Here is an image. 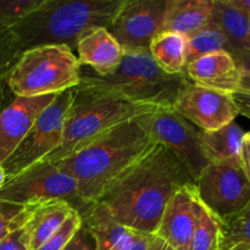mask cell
Masks as SVG:
<instances>
[{"label":"cell","mask_w":250,"mask_h":250,"mask_svg":"<svg viewBox=\"0 0 250 250\" xmlns=\"http://www.w3.org/2000/svg\"><path fill=\"white\" fill-rule=\"evenodd\" d=\"M190 182L192 178L176 156L155 143L106 188L99 200L124 226L154 234L173 193Z\"/></svg>","instance_id":"1"},{"label":"cell","mask_w":250,"mask_h":250,"mask_svg":"<svg viewBox=\"0 0 250 250\" xmlns=\"http://www.w3.org/2000/svg\"><path fill=\"white\" fill-rule=\"evenodd\" d=\"M154 144L139 116L112 127L84 149L59 161L58 165L75 178L83 199L94 203Z\"/></svg>","instance_id":"2"},{"label":"cell","mask_w":250,"mask_h":250,"mask_svg":"<svg viewBox=\"0 0 250 250\" xmlns=\"http://www.w3.org/2000/svg\"><path fill=\"white\" fill-rule=\"evenodd\" d=\"M124 0H44L39 7L12 28L21 54L44 45L76 43L90 27L107 28Z\"/></svg>","instance_id":"3"},{"label":"cell","mask_w":250,"mask_h":250,"mask_svg":"<svg viewBox=\"0 0 250 250\" xmlns=\"http://www.w3.org/2000/svg\"><path fill=\"white\" fill-rule=\"evenodd\" d=\"M189 81L186 73L164 72L149 50H132L125 51L120 65L109 75L100 76L81 66L78 87L119 95L138 104L172 107L178 93Z\"/></svg>","instance_id":"4"},{"label":"cell","mask_w":250,"mask_h":250,"mask_svg":"<svg viewBox=\"0 0 250 250\" xmlns=\"http://www.w3.org/2000/svg\"><path fill=\"white\" fill-rule=\"evenodd\" d=\"M155 109L158 107L129 102L110 93L76 87L72 104L66 115L62 141L39 163L58 164L92 144L112 127Z\"/></svg>","instance_id":"5"},{"label":"cell","mask_w":250,"mask_h":250,"mask_svg":"<svg viewBox=\"0 0 250 250\" xmlns=\"http://www.w3.org/2000/svg\"><path fill=\"white\" fill-rule=\"evenodd\" d=\"M81 63L66 45H44L23 51L7 73L15 97L59 94L80 84Z\"/></svg>","instance_id":"6"},{"label":"cell","mask_w":250,"mask_h":250,"mask_svg":"<svg viewBox=\"0 0 250 250\" xmlns=\"http://www.w3.org/2000/svg\"><path fill=\"white\" fill-rule=\"evenodd\" d=\"M61 200L82 216L93 203L81 195L75 178L58 164L37 163L9 178L0 188V202L21 207Z\"/></svg>","instance_id":"7"},{"label":"cell","mask_w":250,"mask_h":250,"mask_svg":"<svg viewBox=\"0 0 250 250\" xmlns=\"http://www.w3.org/2000/svg\"><path fill=\"white\" fill-rule=\"evenodd\" d=\"M194 185L200 202L220 221L250 202V182L242 156L209 163Z\"/></svg>","instance_id":"8"},{"label":"cell","mask_w":250,"mask_h":250,"mask_svg":"<svg viewBox=\"0 0 250 250\" xmlns=\"http://www.w3.org/2000/svg\"><path fill=\"white\" fill-rule=\"evenodd\" d=\"M72 100L73 89L61 92L41 112L26 137L1 165L7 180L42 161L60 146Z\"/></svg>","instance_id":"9"},{"label":"cell","mask_w":250,"mask_h":250,"mask_svg":"<svg viewBox=\"0 0 250 250\" xmlns=\"http://www.w3.org/2000/svg\"><path fill=\"white\" fill-rule=\"evenodd\" d=\"M142 121L151 139L170 150L195 183L209 164L198 139L199 129L180 116L172 107H158L143 115Z\"/></svg>","instance_id":"10"},{"label":"cell","mask_w":250,"mask_h":250,"mask_svg":"<svg viewBox=\"0 0 250 250\" xmlns=\"http://www.w3.org/2000/svg\"><path fill=\"white\" fill-rule=\"evenodd\" d=\"M166 0H124L107 31L124 51L149 50L163 32Z\"/></svg>","instance_id":"11"},{"label":"cell","mask_w":250,"mask_h":250,"mask_svg":"<svg viewBox=\"0 0 250 250\" xmlns=\"http://www.w3.org/2000/svg\"><path fill=\"white\" fill-rule=\"evenodd\" d=\"M172 109L200 131H215L233 122L239 112L229 93L188 82L181 89Z\"/></svg>","instance_id":"12"},{"label":"cell","mask_w":250,"mask_h":250,"mask_svg":"<svg viewBox=\"0 0 250 250\" xmlns=\"http://www.w3.org/2000/svg\"><path fill=\"white\" fill-rule=\"evenodd\" d=\"M200 199L193 182L178 188L166 205L154 236L175 250H188L197 226Z\"/></svg>","instance_id":"13"},{"label":"cell","mask_w":250,"mask_h":250,"mask_svg":"<svg viewBox=\"0 0 250 250\" xmlns=\"http://www.w3.org/2000/svg\"><path fill=\"white\" fill-rule=\"evenodd\" d=\"M58 94L22 98L14 100L0 111V165L14 153L41 112Z\"/></svg>","instance_id":"14"},{"label":"cell","mask_w":250,"mask_h":250,"mask_svg":"<svg viewBox=\"0 0 250 250\" xmlns=\"http://www.w3.org/2000/svg\"><path fill=\"white\" fill-rule=\"evenodd\" d=\"M81 66L100 76L114 72L124 56V49L105 27H90L80 34L76 43Z\"/></svg>","instance_id":"15"},{"label":"cell","mask_w":250,"mask_h":250,"mask_svg":"<svg viewBox=\"0 0 250 250\" xmlns=\"http://www.w3.org/2000/svg\"><path fill=\"white\" fill-rule=\"evenodd\" d=\"M186 75L190 82L209 89L233 94L238 90L239 66L227 51H216L187 63Z\"/></svg>","instance_id":"16"},{"label":"cell","mask_w":250,"mask_h":250,"mask_svg":"<svg viewBox=\"0 0 250 250\" xmlns=\"http://www.w3.org/2000/svg\"><path fill=\"white\" fill-rule=\"evenodd\" d=\"M81 217L82 224L94 238L95 250H119L134 241L139 234V232L117 221L109 208L100 200L93 203Z\"/></svg>","instance_id":"17"},{"label":"cell","mask_w":250,"mask_h":250,"mask_svg":"<svg viewBox=\"0 0 250 250\" xmlns=\"http://www.w3.org/2000/svg\"><path fill=\"white\" fill-rule=\"evenodd\" d=\"M212 22L226 36L231 55L238 63L250 61V15L231 2L214 0Z\"/></svg>","instance_id":"18"},{"label":"cell","mask_w":250,"mask_h":250,"mask_svg":"<svg viewBox=\"0 0 250 250\" xmlns=\"http://www.w3.org/2000/svg\"><path fill=\"white\" fill-rule=\"evenodd\" d=\"M214 0H166L163 32L187 37L210 23Z\"/></svg>","instance_id":"19"},{"label":"cell","mask_w":250,"mask_h":250,"mask_svg":"<svg viewBox=\"0 0 250 250\" xmlns=\"http://www.w3.org/2000/svg\"><path fill=\"white\" fill-rule=\"evenodd\" d=\"M72 211V208L61 200L33 205L31 216L23 226L28 238L29 250H37L43 246L61 229Z\"/></svg>","instance_id":"20"},{"label":"cell","mask_w":250,"mask_h":250,"mask_svg":"<svg viewBox=\"0 0 250 250\" xmlns=\"http://www.w3.org/2000/svg\"><path fill=\"white\" fill-rule=\"evenodd\" d=\"M200 146L209 163L242 156L244 132L236 122L215 131L198 132Z\"/></svg>","instance_id":"21"},{"label":"cell","mask_w":250,"mask_h":250,"mask_svg":"<svg viewBox=\"0 0 250 250\" xmlns=\"http://www.w3.org/2000/svg\"><path fill=\"white\" fill-rule=\"evenodd\" d=\"M149 53L156 65L167 75L186 73L187 38L173 32H161L151 41Z\"/></svg>","instance_id":"22"},{"label":"cell","mask_w":250,"mask_h":250,"mask_svg":"<svg viewBox=\"0 0 250 250\" xmlns=\"http://www.w3.org/2000/svg\"><path fill=\"white\" fill-rule=\"evenodd\" d=\"M186 38H187V63L216 51H227L231 54V48L226 36L221 28L212 21Z\"/></svg>","instance_id":"23"},{"label":"cell","mask_w":250,"mask_h":250,"mask_svg":"<svg viewBox=\"0 0 250 250\" xmlns=\"http://www.w3.org/2000/svg\"><path fill=\"white\" fill-rule=\"evenodd\" d=\"M220 250H250V202L241 211L220 221Z\"/></svg>","instance_id":"24"},{"label":"cell","mask_w":250,"mask_h":250,"mask_svg":"<svg viewBox=\"0 0 250 250\" xmlns=\"http://www.w3.org/2000/svg\"><path fill=\"white\" fill-rule=\"evenodd\" d=\"M221 227L220 220L200 202L197 226L188 250H220Z\"/></svg>","instance_id":"25"},{"label":"cell","mask_w":250,"mask_h":250,"mask_svg":"<svg viewBox=\"0 0 250 250\" xmlns=\"http://www.w3.org/2000/svg\"><path fill=\"white\" fill-rule=\"evenodd\" d=\"M32 207H21L11 203L0 202V242L11 232L21 229L31 216Z\"/></svg>","instance_id":"26"},{"label":"cell","mask_w":250,"mask_h":250,"mask_svg":"<svg viewBox=\"0 0 250 250\" xmlns=\"http://www.w3.org/2000/svg\"><path fill=\"white\" fill-rule=\"evenodd\" d=\"M44 0H0V23L14 28L24 17L42 5Z\"/></svg>","instance_id":"27"},{"label":"cell","mask_w":250,"mask_h":250,"mask_svg":"<svg viewBox=\"0 0 250 250\" xmlns=\"http://www.w3.org/2000/svg\"><path fill=\"white\" fill-rule=\"evenodd\" d=\"M81 226H82V217L76 210H73L63 222L61 229L37 250H63Z\"/></svg>","instance_id":"28"},{"label":"cell","mask_w":250,"mask_h":250,"mask_svg":"<svg viewBox=\"0 0 250 250\" xmlns=\"http://www.w3.org/2000/svg\"><path fill=\"white\" fill-rule=\"evenodd\" d=\"M20 56L21 51L17 48L14 32L0 23V71L9 73Z\"/></svg>","instance_id":"29"},{"label":"cell","mask_w":250,"mask_h":250,"mask_svg":"<svg viewBox=\"0 0 250 250\" xmlns=\"http://www.w3.org/2000/svg\"><path fill=\"white\" fill-rule=\"evenodd\" d=\"M63 250H95V242L87 227L82 224Z\"/></svg>","instance_id":"30"},{"label":"cell","mask_w":250,"mask_h":250,"mask_svg":"<svg viewBox=\"0 0 250 250\" xmlns=\"http://www.w3.org/2000/svg\"><path fill=\"white\" fill-rule=\"evenodd\" d=\"M0 250H29L28 238L24 227L11 232L0 242Z\"/></svg>","instance_id":"31"},{"label":"cell","mask_w":250,"mask_h":250,"mask_svg":"<svg viewBox=\"0 0 250 250\" xmlns=\"http://www.w3.org/2000/svg\"><path fill=\"white\" fill-rule=\"evenodd\" d=\"M12 95L14 94L7 85V73L0 71V111H2L14 100L11 99Z\"/></svg>","instance_id":"32"},{"label":"cell","mask_w":250,"mask_h":250,"mask_svg":"<svg viewBox=\"0 0 250 250\" xmlns=\"http://www.w3.org/2000/svg\"><path fill=\"white\" fill-rule=\"evenodd\" d=\"M234 103L237 105L239 115H243L244 117L250 120V94H244V93H233Z\"/></svg>","instance_id":"33"},{"label":"cell","mask_w":250,"mask_h":250,"mask_svg":"<svg viewBox=\"0 0 250 250\" xmlns=\"http://www.w3.org/2000/svg\"><path fill=\"white\" fill-rule=\"evenodd\" d=\"M151 239H153V234L139 233L134 241H132L131 243L119 250H148Z\"/></svg>","instance_id":"34"},{"label":"cell","mask_w":250,"mask_h":250,"mask_svg":"<svg viewBox=\"0 0 250 250\" xmlns=\"http://www.w3.org/2000/svg\"><path fill=\"white\" fill-rule=\"evenodd\" d=\"M239 66V82L237 93H244L250 94V66L238 65Z\"/></svg>","instance_id":"35"},{"label":"cell","mask_w":250,"mask_h":250,"mask_svg":"<svg viewBox=\"0 0 250 250\" xmlns=\"http://www.w3.org/2000/svg\"><path fill=\"white\" fill-rule=\"evenodd\" d=\"M148 250H175V249H172L167 243H165L163 239H160L159 237L154 236L153 234V239H151L150 246H149Z\"/></svg>","instance_id":"36"},{"label":"cell","mask_w":250,"mask_h":250,"mask_svg":"<svg viewBox=\"0 0 250 250\" xmlns=\"http://www.w3.org/2000/svg\"><path fill=\"white\" fill-rule=\"evenodd\" d=\"M242 159H243L244 167H246L247 175H248L249 182H250V146L244 144L243 150H242Z\"/></svg>","instance_id":"37"},{"label":"cell","mask_w":250,"mask_h":250,"mask_svg":"<svg viewBox=\"0 0 250 250\" xmlns=\"http://www.w3.org/2000/svg\"><path fill=\"white\" fill-rule=\"evenodd\" d=\"M231 2L250 15V0H231Z\"/></svg>","instance_id":"38"},{"label":"cell","mask_w":250,"mask_h":250,"mask_svg":"<svg viewBox=\"0 0 250 250\" xmlns=\"http://www.w3.org/2000/svg\"><path fill=\"white\" fill-rule=\"evenodd\" d=\"M6 181H7L6 172H5V170L2 168V166L0 165V188L5 185V182H6Z\"/></svg>","instance_id":"39"},{"label":"cell","mask_w":250,"mask_h":250,"mask_svg":"<svg viewBox=\"0 0 250 250\" xmlns=\"http://www.w3.org/2000/svg\"><path fill=\"white\" fill-rule=\"evenodd\" d=\"M244 144H247V146H250V132L244 133Z\"/></svg>","instance_id":"40"},{"label":"cell","mask_w":250,"mask_h":250,"mask_svg":"<svg viewBox=\"0 0 250 250\" xmlns=\"http://www.w3.org/2000/svg\"><path fill=\"white\" fill-rule=\"evenodd\" d=\"M238 65H247V66H250V61H247V62H243V63H238Z\"/></svg>","instance_id":"41"}]
</instances>
